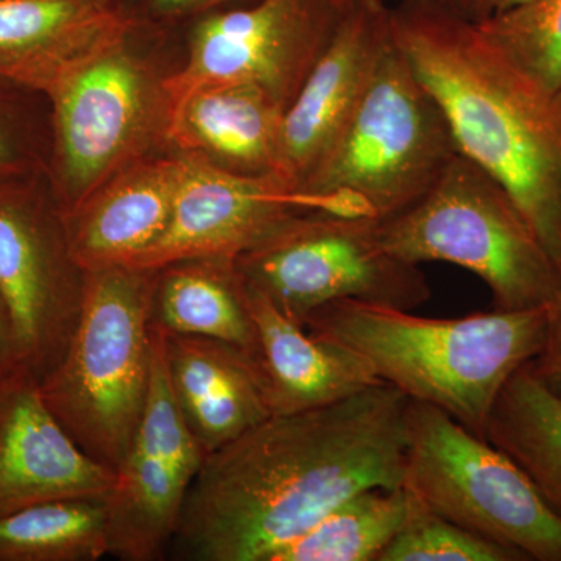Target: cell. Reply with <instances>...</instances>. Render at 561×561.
<instances>
[{"instance_id": "1", "label": "cell", "mask_w": 561, "mask_h": 561, "mask_svg": "<svg viewBox=\"0 0 561 561\" xmlns=\"http://www.w3.org/2000/svg\"><path fill=\"white\" fill-rule=\"evenodd\" d=\"M409 408L381 382L261 421L206 457L169 549L181 560L265 561L353 494L400 489Z\"/></svg>"}, {"instance_id": "2", "label": "cell", "mask_w": 561, "mask_h": 561, "mask_svg": "<svg viewBox=\"0 0 561 561\" xmlns=\"http://www.w3.org/2000/svg\"><path fill=\"white\" fill-rule=\"evenodd\" d=\"M391 31L461 153L500 181L561 271V94L529 79L446 0H400Z\"/></svg>"}, {"instance_id": "3", "label": "cell", "mask_w": 561, "mask_h": 561, "mask_svg": "<svg viewBox=\"0 0 561 561\" xmlns=\"http://www.w3.org/2000/svg\"><path fill=\"white\" fill-rule=\"evenodd\" d=\"M551 306L424 319L405 309L337 301L302 324L359 354L379 381L442 409L483 438L501 390L545 346Z\"/></svg>"}, {"instance_id": "4", "label": "cell", "mask_w": 561, "mask_h": 561, "mask_svg": "<svg viewBox=\"0 0 561 561\" xmlns=\"http://www.w3.org/2000/svg\"><path fill=\"white\" fill-rule=\"evenodd\" d=\"M157 271L84 272L76 330L57 367L38 382L58 423L88 456L117 471L149 397L151 298Z\"/></svg>"}, {"instance_id": "5", "label": "cell", "mask_w": 561, "mask_h": 561, "mask_svg": "<svg viewBox=\"0 0 561 561\" xmlns=\"http://www.w3.org/2000/svg\"><path fill=\"white\" fill-rule=\"evenodd\" d=\"M459 153L445 108L393 38L356 113L298 191L330 198L339 216L389 219L420 202Z\"/></svg>"}, {"instance_id": "6", "label": "cell", "mask_w": 561, "mask_h": 561, "mask_svg": "<svg viewBox=\"0 0 561 561\" xmlns=\"http://www.w3.org/2000/svg\"><path fill=\"white\" fill-rule=\"evenodd\" d=\"M383 249L411 264L449 262L490 287L494 309L551 306L561 271L500 181L463 153L404 213L376 220Z\"/></svg>"}, {"instance_id": "7", "label": "cell", "mask_w": 561, "mask_h": 561, "mask_svg": "<svg viewBox=\"0 0 561 561\" xmlns=\"http://www.w3.org/2000/svg\"><path fill=\"white\" fill-rule=\"evenodd\" d=\"M402 486L431 512L529 561H561L560 513L515 460L435 405L411 401Z\"/></svg>"}, {"instance_id": "8", "label": "cell", "mask_w": 561, "mask_h": 561, "mask_svg": "<svg viewBox=\"0 0 561 561\" xmlns=\"http://www.w3.org/2000/svg\"><path fill=\"white\" fill-rule=\"evenodd\" d=\"M251 289L305 323L337 301L413 311L431 298L419 265L383 249L376 220L300 213L236 260Z\"/></svg>"}, {"instance_id": "9", "label": "cell", "mask_w": 561, "mask_h": 561, "mask_svg": "<svg viewBox=\"0 0 561 561\" xmlns=\"http://www.w3.org/2000/svg\"><path fill=\"white\" fill-rule=\"evenodd\" d=\"M164 77L124 39L47 95L54 110L58 213H69L111 176L165 144L171 99Z\"/></svg>"}, {"instance_id": "10", "label": "cell", "mask_w": 561, "mask_h": 561, "mask_svg": "<svg viewBox=\"0 0 561 561\" xmlns=\"http://www.w3.org/2000/svg\"><path fill=\"white\" fill-rule=\"evenodd\" d=\"M350 0H253L205 14L190 54L164 77L171 108L187 92L213 83H251L290 105L337 31Z\"/></svg>"}, {"instance_id": "11", "label": "cell", "mask_w": 561, "mask_h": 561, "mask_svg": "<svg viewBox=\"0 0 561 561\" xmlns=\"http://www.w3.org/2000/svg\"><path fill=\"white\" fill-rule=\"evenodd\" d=\"M83 283L57 206L46 205L20 181L0 183V294L13 321L21 367L38 382L68 348Z\"/></svg>"}, {"instance_id": "12", "label": "cell", "mask_w": 561, "mask_h": 561, "mask_svg": "<svg viewBox=\"0 0 561 561\" xmlns=\"http://www.w3.org/2000/svg\"><path fill=\"white\" fill-rule=\"evenodd\" d=\"M149 397L138 432L105 496L108 556L160 560L171 548L192 483L206 456L179 411L160 330L151 327Z\"/></svg>"}, {"instance_id": "13", "label": "cell", "mask_w": 561, "mask_h": 561, "mask_svg": "<svg viewBox=\"0 0 561 561\" xmlns=\"http://www.w3.org/2000/svg\"><path fill=\"white\" fill-rule=\"evenodd\" d=\"M176 157L180 179L168 228L127 267L160 271L187 260L236 261L291 217L311 213L298 208L294 190L278 180L238 175L192 154Z\"/></svg>"}, {"instance_id": "14", "label": "cell", "mask_w": 561, "mask_h": 561, "mask_svg": "<svg viewBox=\"0 0 561 561\" xmlns=\"http://www.w3.org/2000/svg\"><path fill=\"white\" fill-rule=\"evenodd\" d=\"M393 41L391 7L350 0L337 31L287 106L279 179L298 191L346 127Z\"/></svg>"}, {"instance_id": "15", "label": "cell", "mask_w": 561, "mask_h": 561, "mask_svg": "<svg viewBox=\"0 0 561 561\" xmlns=\"http://www.w3.org/2000/svg\"><path fill=\"white\" fill-rule=\"evenodd\" d=\"M116 471L88 456L58 423L24 368L0 381V516L60 500H102Z\"/></svg>"}, {"instance_id": "16", "label": "cell", "mask_w": 561, "mask_h": 561, "mask_svg": "<svg viewBox=\"0 0 561 561\" xmlns=\"http://www.w3.org/2000/svg\"><path fill=\"white\" fill-rule=\"evenodd\" d=\"M133 27L113 0H0V80L49 95Z\"/></svg>"}, {"instance_id": "17", "label": "cell", "mask_w": 561, "mask_h": 561, "mask_svg": "<svg viewBox=\"0 0 561 561\" xmlns=\"http://www.w3.org/2000/svg\"><path fill=\"white\" fill-rule=\"evenodd\" d=\"M179 157H146L60 214L70 260L81 272L127 267L168 228Z\"/></svg>"}, {"instance_id": "18", "label": "cell", "mask_w": 561, "mask_h": 561, "mask_svg": "<svg viewBox=\"0 0 561 561\" xmlns=\"http://www.w3.org/2000/svg\"><path fill=\"white\" fill-rule=\"evenodd\" d=\"M247 289L254 324L249 356L272 415L321 408L382 382L359 354L312 334L260 291Z\"/></svg>"}, {"instance_id": "19", "label": "cell", "mask_w": 561, "mask_h": 561, "mask_svg": "<svg viewBox=\"0 0 561 561\" xmlns=\"http://www.w3.org/2000/svg\"><path fill=\"white\" fill-rule=\"evenodd\" d=\"M284 116L286 106L256 84H205L172 106L165 144L224 171L280 181Z\"/></svg>"}, {"instance_id": "20", "label": "cell", "mask_w": 561, "mask_h": 561, "mask_svg": "<svg viewBox=\"0 0 561 561\" xmlns=\"http://www.w3.org/2000/svg\"><path fill=\"white\" fill-rule=\"evenodd\" d=\"M161 334L173 398L206 457L272 416L249 353L201 335Z\"/></svg>"}, {"instance_id": "21", "label": "cell", "mask_w": 561, "mask_h": 561, "mask_svg": "<svg viewBox=\"0 0 561 561\" xmlns=\"http://www.w3.org/2000/svg\"><path fill=\"white\" fill-rule=\"evenodd\" d=\"M157 272L151 327L168 334L216 339L251 353L254 324L249 289L236 261L187 260Z\"/></svg>"}, {"instance_id": "22", "label": "cell", "mask_w": 561, "mask_h": 561, "mask_svg": "<svg viewBox=\"0 0 561 561\" xmlns=\"http://www.w3.org/2000/svg\"><path fill=\"white\" fill-rule=\"evenodd\" d=\"M483 438L515 460L561 515V400L529 364L501 390Z\"/></svg>"}, {"instance_id": "23", "label": "cell", "mask_w": 561, "mask_h": 561, "mask_svg": "<svg viewBox=\"0 0 561 561\" xmlns=\"http://www.w3.org/2000/svg\"><path fill=\"white\" fill-rule=\"evenodd\" d=\"M409 512L404 486L359 491L265 561H379Z\"/></svg>"}, {"instance_id": "24", "label": "cell", "mask_w": 561, "mask_h": 561, "mask_svg": "<svg viewBox=\"0 0 561 561\" xmlns=\"http://www.w3.org/2000/svg\"><path fill=\"white\" fill-rule=\"evenodd\" d=\"M105 556V497L41 502L0 516V561H98Z\"/></svg>"}, {"instance_id": "25", "label": "cell", "mask_w": 561, "mask_h": 561, "mask_svg": "<svg viewBox=\"0 0 561 561\" xmlns=\"http://www.w3.org/2000/svg\"><path fill=\"white\" fill-rule=\"evenodd\" d=\"M476 25L529 79L561 94V0H529Z\"/></svg>"}, {"instance_id": "26", "label": "cell", "mask_w": 561, "mask_h": 561, "mask_svg": "<svg viewBox=\"0 0 561 561\" xmlns=\"http://www.w3.org/2000/svg\"><path fill=\"white\" fill-rule=\"evenodd\" d=\"M411 494V493H409ZM379 561H529L524 553L431 512L411 494L408 522Z\"/></svg>"}, {"instance_id": "27", "label": "cell", "mask_w": 561, "mask_h": 561, "mask_svg": "<svg viewBox=\"0 0 561 561\" xmlns=\"http://www.w3.org/2000/svg\"><path fill=\"white\" fill-rule=\"evenodd\" d=\"M529 368L538 381L561 400V294L551 306L545 346L529 362Z\"/></svg>"}, {"instance_id": "28", "label": "cell", "mask_w": 561, "mask_h": 561, "mask_svg": "<svg viewBox=\"0 0 561 561\" xmlns=\"http://www.w3.org/2000/svg\"><path fill=\"white\" fill-rule=\"evenodd\" d=\"M27 171V158L21 149L20 140L11 131L5 117L0 114V183H9Z\"/></svg>"}, {"instance_id": "29", "label": "cell", "mask_w": 561, "mask_h": 561, "mask_svg": "<svg viewBox=\"0 0 561 561\" xmlns=\"http://www.w3.org/2000/svg\"><path fill=\"white\" fill-rule=\"evenodd\" d=\"M465 20L482 24L524 5L529 0H446Z\"/></svg>"}, {"instance_id": "30", "label": "cell", "mask_w": 561, "mask_h": 561, "mask_svg": "<svg viewBox=\"0 0 561 561\" xmlns=\"http://www.w3.org/2000/svg\"><path fill=\"white\" fill-rule=\"evenodd\" d=\"M147 2L157 16L164 20H180V18L197 16V14L198 16L209 14L210 10L214 11L231 0H147Z\"/></svg>"}, {"instance_id": "31", "label": "cell", "mask_w": 561, "mask_h": 561, "mask_svg": "<svg viewBox=\"0 0 561 561\" xmlns=\"http://www.w3.org/2000/svg\"><path fill=\"white\" fill-rule=\"evenodd\" d=\"M21 360L14 337L13 321L0 294V381L20 370Z\"/></svg>"}]
</instances>
